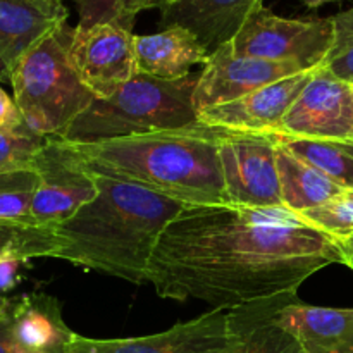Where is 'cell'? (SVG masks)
Wrapping results in <instances>:
<instances>
[{
    "instance_id": "1",
    "label": "cell",
    "mask_w": 353,
    "mask_h": 353,
    "mask_svg": "<svg viewBox=\"0 0 353 353\" xmlns=\"http://www.w3.org/2000/svg\"><path fill=\"white\" fill-rule=\"evenodd\" d=\"M343 264L336 238L288 209L186 205L159 238L147 281L159 296L219 310L296 290Z\"/></svg>"
},
{
    "instance_id": "2",
    "label": "cell",
    "mask_w": 353,
    "mask_h": 353,
    "mask_svg": "<svg viewBox=\"0 0 353 353\" xmlns=\"http://www.w3.org/2000/svg\"><path fill=\"white\" fill-rule=\"evenodd\" d=\"M97 196L55 228L52 259L141 285L162 231L185 203L145 186L95 176Z\"/></svg>"
},
{
    "instance_id": "3",
    "label": "cell",
    "mask_w": 353,
    "mask_h": 353,
    "mask_svg": "<svg viewBox=\"0 0 353 353\" xmlns=\"http://www.w3.org/2000/svg\"><path fill=\"white\" fill-rule=\"evenodd\" d=\"M223 133L200 123L186 130L71 147L79 164L93 176L145 186L185 205H221L230 203L219 159Z\"/></svg>"
},
{
    "instance_id": "4",
    "label": "cell",
    "mask_w": 353,
    "mask_h": 353,
    "mask_svg": "<svg viewBox=\"0 0 353 353\" xmlns=\"http://www.w3.org/2000/svg\"><path fill=\"white\" fill-rule=\"evenodd\" d=\"M199 79L200 72L181 79L138 72L109 99L93 100L57 138L69 143H97L199 126V110L193 102Z\"/></svg>"
},
{
    "instance_id": "5",
    "label": "cell",
    "mask_w": 353,
    "mask_h": 353,
    "mask_svg": "<svg viewBox=\"0 0 353 353\" xmlns=\"http://www.w3.org/2000/svg\"><path fill=\"white\" fill-rule=\"evenodd\" d=\"M72 34L68 23L52 31L9 76L24 123L43 137H61L95 100L72 62Z\"/></svg>"
},
{
    "instance_id": "6",
    "label": "cell",
    "mask_w": 353,
    "mask_h": 353,
    "mask_svg": "<svg viewBox=\"0 0 353 353\" xmlns=\"http://www.w3.org/2000/svg\"><path fill=\"white\" fill-rule=\"evenodd\" d=\"M336 41L333 17L290 19L261 6L248 16L231 47L238 55L312 71L327 62Z\"/></svg>"
},
{
    "instance_id": "7",
    "label": "cell",
    "mask_w": 353,
    "mask_h": 353,
    "mask_svg": "<svg viewBox=\"0 0 353 353\" xmlns=\"http://www.w3.org/2000/svg\"><path fill=\"white\" fill-rule=\"evenodd\" d=\"M274 134L233 133L219 140L224 188L231 205L248 209H286L276 165Z\"/></svg>"
},
{
    "instance_id": "8",
    "label": "cell",
    "mask_w": 353,
    "mask_h": 353,
    "mask_svg": "<svg viewBox=\"0 0 353 353\" xmlns=\"http://www.w3.org/2000/svg\"><path fill=\"white\" fill-rule=\"evenodd\" d=\"M38 186L31 203V219L45 228H59L99 193L95 176L76 157L71 143L48 137L31 162Z\"/></svg>"
},
{
    "instance_id": "9",
    "label": "cell",
    "mask_w": 353,
    "mask_h": 353,
    "mask_svg": "<svg viewBox=\"0 0 353 353\" xmlns=\"http://www.w3.org/2000/svg\"><path fill=\"white\" fill-rule=\"evenodd\" d=\"M276 134L353 143L352 85L326 65L314 69Z\"/></svg>"
},
{
    "instance_id": "10",
    "label": "cell",
    "mask_w": 353,
    "mask_h": 353,
    "mask_svg": "<svg viewBox=\"0 0 353 353\" xmlns=\"http://www.w3.org/2000/svg\"><path fill=\"white\" fill-rule=\"evenodd\" d=\"M240 334L228 312L214 309L159 334L123 340H93L74 333L69 353H233Z\"/></svg>"
},
{
    "instance_id": "11",
    "label": "cell",
    "mask_w": 353,
    "mask_h": 353,
    "mask_svg": "<svg viewBox=\"0 0 353 353\" xmlns=\"http://www.w3.org/2000/svg\"><path fill=\"white\" fill-rule=\"evenodd\" d=\"M71 55L79 78L95 99H109L138 74L133 30L121 24L74 28Z\"/></svg>"
},
{
    "instance_id": "12",
    "label": "cell",
    "mask_w": 353,
    "mask_h": 353,
    "mask_svg": "<svg viewBox=\"0 0 353 353\" xmlns=\"http://www.w3.org/2000/svg\"><path fill=\"white\" fill-rule=\"evenodd\" d=\"M299 72H303L299 65L238 55L231 47V41H228L216 48L203 64L193 102L200 112L209 107L233 102L262 86Z\"/></svg>"
},
{
    "instance_id": "13",
    "label": "cell",
    "mask_w": 353,
    "mask_h": 353,
    "mask_svg": "<svg viewBox=\"0 0 353 353\" xmlns=\"http://www.w3.org/2000/svg\"><path fill=\"white\" fill-rule=\"evenodd\" d=\"M312 72L288 76L233 102L200 110L199 121L203 126L233 133L276 134Z\"/></svg>"
},
{
    "instance_id": "14",
    "label": "cell",
    "mask_w": 353,
    "mask_h": 353,
    "mask_svg": "<svg viewBox=\"0 0 353 353\" xmlns=\"http://www.w3.org/2000/svg\"><path fill=\"white\" fill-rule=\"evenodd\" d=\"M62 0H0V69L10 76L21 59L45 37L64 26Z\"/></svg>"
},
{
    "instance_id": "15",
    "label": "cell",
    "mask_w": 353,
    "mask_h": 353,
    "mask_svg": "<svg viewBox=\"0 0 353 353\" xmlns=\"http://www.w3.org/2000/svg\"><path fill=\"white\" fill-rule=\"evenodd\" d=\"M261 6L264 0H172L161 9V24L192 31L212 54L233 40L248 16Z\"/></svg>"
},
{
    "instance_id": "16",
    "label": "cell",
    "mask_w": 353,
    "mask_h": 353,
    "mask_svg": "<svg viewBox=\"0 0 353 353\" xmlns=\"http://www.w3.org/2000/svg\"><path fill=\"white\" fill-rule=\"evenodd\" d=\"M296 299V290H290L231 309L230 323L240 334V348L233 353H303L281 319L283 310Z\"/></svg>"
},
{
    "instance_id": "17",
    "label": "cell",
    "mask_w": 353,
    "mask_h": 353,
    "mask_svg": "<svg viewBox=\"0 0 353 353\" xmlns=\"http://www.w3.org/2000/svg\"><path fill=\"white\" fill-rule=\"evenodd\" d=\"M10 326L17 348L30 353H69L74 336L62 319L61 303L45 293L10 299Z\"/></svg>"
},
{
    "instance_id": "18",
    "label": "cell",
    "mask_w": 353,
    "mask_h": 353,
    "mask_svg": "<svg viewBox=\"0 0 353 353\" xmlns=\"http://www.w3.org/2000/svg\"><path fill=\"white\" fill-rule=\"evenodd\" d=\"M138 72L162 79H181L190 68L205 64L210 52L181 26L162 28L154 34H134Z\"/></svg>"
},
{
    "instance_id": "19",
    "label": "cell",
    "mask_w": 353,
    "mask_h": 353,
    "mask_svg": "<svg viewBox=\"0 0 353 353\" xmlns=\"http://www.w3.org/2000/svg\"><path fill=\"white\" fill-rule=\"evenodd\" d=\"M281 319L303 353H353V309L316 307L296 299Z\"/></svg>"
},
{
    "instance_id": "20",
    "label": "cell",
    "mask_w": 353,
    "mask_h": 353,
    "mask_svg": "<svg viewBox=\"0 0 353 353\" xmlns=\"http://www.w3.org/2000/svg\"><path fill=\"white\" fill-rule=\"evenodd\" d=\"M276 165L279 172L283 203L295 214L316 209L347 190L307 162L300 161L279 143L276 148Z\"/></svg>"
},
{
    "instance_id": "21",
    "label": "cell",
    "mask_w": 353,
    "mask_h": 353,
    "mask_svg": "<svg viewBox=\"0 0 353 353\" xmlns=\"http://www.w3.org/2000/svg\"><path fill=\"white\" fill-rule=\"evenodd\" d=\"M276 141L292 152L300 161L307 162L338 183L343 188H353V143L326 140H303L274 134Z\"/></svg>"
},
{
    "instance_id": "22",
    "label": "cell",
    "mask_w": 353,
    "mask_h": 353,
    "mask_svg": "<svg viewBox=\"0 0 353 353\" xmlns=\"http://www.w3.org/2000/svg\"><path fill=\"white\" fill-rule=\"evenodd\" d=\"M61 247L55 228L0 221V264L24 262L34 257H54Z\"/></svg>"
},
{
    "instance_id": "23",
    "label": "cell",
    "mask_w": 353,
    "mask_h": 353,
    "mask_svg": "<svg viewBox=\"0 0 353 353\" xmlns=\"http://www.w3.org/2000/svg\"><path fill=\"white\" fill-rule=\"evenodd\" d=\"M38 176L31 168L0 174V221L30 223Z\"/></svg>"
},
{
    "instance_id": "24",
    "label": "cell",
    "mask_w": 353,
    "mask_h": 353,
    "mask_svg": "<svg viewBox=\"0 0 353 353\" xmlns=\"http://www.w3.org/2000/svg\"><path fill=\"white\" fill-rule=\"evenodd\" d=\"M48 137L34 133L28 124L21 126H0V174L31 168Z\"/></svg>"
},
{
    "instance_id": "25",
    "label": "cell",
    "mask_w": 353,
    "mask_h": 353,
    "mask_svg": "<svg viewBox=\"0 0 353 353\" xmlns=\"http://www.w3.org/2000/svg\"><path fill=\"white\" fill-rule=\"evenodd\" d=\"M305 223L341 240L353 234V190H345L330 202L299 214Z\"/></svg>"
},
{
    "instance_id": "26",
    "label": "cell",
    "mask_w": 353,
    "mask_h": 353,
    "mask_svg": "<svg viewBox=\"0 0 353 353\" xmlns=\"http://www.w3.org/2000/svg\"><path fill=\"white\" fill-rule=\"evenodd\" d=\"M78 9L79 23L76 28L97 26V24H121L124 28L128 26L123 12V0H72Z\"/></svg>"
},
{
    "instance_id": "27",
    "label": "cell",
    "mask_w": 353,
    "mask_h": 353,
    "mask_svg": "<svg viewBox=\"0 0 353 353\" xmlns=\"http://www.w3.org/2000/svg\"><path fill=\"white\" fill-rule=\"evenodd\" d=\"M324 65L334 76L353 86V43L340 48V50H334Z\"/></svg>"
},
{
    "instance_id": "28",
    "label": "cell",
    "mask_w": 353,
    "mask_h": 353,
    "mask_svg": "<svg viewBox=\"0 0 353 353\" xmlns=\"http://www.w3.org/2000/svg\"><path fill=\"white\" fill-rule=\"evenodd\" d=\"M0 353H21L10 326V299H0Z\"/></svg>"
},
{
    "instance_id": "29",
    "label": "cell",
    "mask_w": 353,
    "mask_h": 353,
    "mask_svg": "<svg viewBox=\"0 0 353 353\" xmlns=\"http://www.w3.org/2000/svg\"><path fill=\"white\" fill-rule=\"evenodd\" d=\"M333 21L334 31H336V41H334L333 48L334 52L353 43V7L352 9L345 10V12L333 16ZM333 52H331V54H333Z\"/></svg>"
},
{
    "instance_id": "30",
    "label": "cell",
    "mask_w": 353,
    "mask_h": 353,
    "mask_svg": "<svg viewBox=\"0 0 353 353\" xmlns=\"http://www.w3.org/2000/svg\"><path fill=\"white\" fill-rule=\"evenodd\" d=\"M172 0H123V12L128 26L133 28L134 17L147 9H164Z\"/></svg>"
},
{
    "instance_id": "31",
    "label": "cell",
    "mask_w": 353,
    "mask_h": 353,
    "mask_svg": "<svg viewBox=\"0 0 353 353\" xmlns=\"http://www.w3.org/2000/svg\"><path fill=\"white\" fill-rule=\"evenodd\" d=\"M26 124L23 114L17 109L14 99H10L2 88H0V126H21Z\"/></svg>"
},
{
    "instance_id": "32",
    "label": "cell",
    "mask_w": 353,
    "mask_h": 353,
    "mask_svg": "<svg viewBox=\"0 0 353 353\" xmlns=\"http://www.w3.org/2000/svg\"><path fill=\"white\" fill-rule=\"evenodd\" d=\"M17 264H21V262L9 261L0 264V288L7 290L14 285V274H16Z\"/></svg>"
},
{
    "instance_id": "33",
    "label": "cell",
    "mask_w": 353,
    "mask_h": 353,
    "mask_svg": "<svg viewBox=\"0 0 353 353\" xmlns=\"http://www.w3.org/2000/svg\"><path fill=\"white\" fill-rule=\"evenodd\" d=\"M338 245H340L341 255H343V264L348 265L353 271V234L338 240Z\"/></svg>"
},
{
    "instance_id": "34",
    "label": "cell",
    "mask_w": 353,
    "mask_h": 353,
    "mask_svg": "<svg viewBox=\"0 0 353 353\" xmlns=\"http://www.w3.org/2000/svg\"><path fill=\"white\" fill-rule=\"evenodd\" d=\"M330 2H336V0H303V3H305L309 9H317V7L324 6V3H330Z\"/></svg>"
},
{
    "instance_id": "35",
    "label": "cell",
    "mask_w": 353,
    "mask_h": 353,
    "mask_svg": "<svg viewBox=\"0 0 353 353\" xmlns=\"http://www.w3.org/2000/svg\"><path fill=\"white\" fill-rule=\"evenodd\" d=\"M352 99H353V86H352Z\"/></svg>"
},
{
    "instance_id": "36",
    "label": "cell",
    "mask_w": 353,
    "mask_h": 353,
    "mask_svg": "<svg viewBox=\"0 0 353 353\" xmlns=\"http://www.w3.org/2000/svg\"><path fill=\"white\" fill-rule=\"evenodd\" d=\"M352 190H353V188H352Z\"/></svg>"
}]
</instances>
